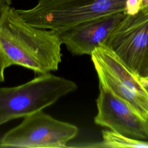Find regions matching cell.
<instances>
[{
    "label": "cell",
    "mask_w": 148,
    "mask_h": 148,
    "mask_svg": "<svg viewBox=\"0 0 148 148\" xmlns=\"http://www.w3.org/2000/svg\"><path fill=\"white\" fill-rule=\"evenodd\" d=\"M94 123L113 131L137 139L148 138V120L131 105L99 84Z\"/></svg>",
    "instance_id": "obj_6"
},
{
    "label": "cell",
    "mask_w": 148,
    "mask_h": 148,
    "mask_svg": "<svg viewBox=\"0 0 148 148\" xmlns=\"http://www.w3.org/2000/svg\"><path fill=\"white\" fill-rule=\"evenodd\" d=\"M125 14V12H118L102 16L58 33L62 44L73 55H91L97 47L105 43Z\"/></svg>",
    "instance_id": "obj_7"
},
{
    "label": "cell",
    "mask_w": 148,
    "mask_h": 148,
    "mask_svg": "<svg viewBox=\"0 0 148 148\" xmlns=\"http://www.w3.org/2000/svg\"><path fill=\"white\" fill-rule=\"evenodd\" d=\"M23 118L0 139V147H66L78 133L76 125L58 120L43 110Z\"/></svg>",
    "instance_id": "obj_4"
},
{
    "label": "cell",
    "mask_w": 148,
    "mask_h": 148,
    "mask_svg": "<svg viewBox=\"0 0 148 148\" xmlns=\"http://www.w3.org/2000/svg\"><path fill=\"white\" fill-rule=\"evenodd\" d=\"M136 75L141 79L148 80V51L140 64Z\"/></svg>",
    "instance_id": "obj_11"
},
{
    "label": "cell",
    "mask_w": 148,
    "mask_h": 148,
    "mask_svg": "<svg viewBox=\"0 0 148 148\" xmlns=\"http://www.w3.org/2000/svg\"><path fill=\"white\" fill-rule=\"evenodd\" d=\"M92 63L99 84L108 88L148 120V92L140 79L133 73L117 79L99 64Z\"/></svg>",
    "instance_id": "obj_8"
},
{
    "label": "cell",
    "mask_w": 148,
    "mask_h": 148,
    "mask_svg": "<svg viewBox=\"0 0 148 148\" xmlns=\"http://www.w3.org/2000/svg\"><path fill=\"white\" fill-rule=\"evenodd\" d=\"M59 34L26 23L9 8L0 19V51L6 68L18 65L43 75L56 71L61 62Z\"/></svg>",
    "instance_id": "obj_1"
},
{
    "label": "cell",
    "mask_w": 148,
    "mask_h": 148,
    "mask_svg": "<svg viewBox=\"0 0 148 148\" xmlns=\"http://www.w3.org/2000/svg\"><path fill=\"white\" fill-rule=\"evenodd\" d=\"M140 80L143 86H144V87L145 88V89L147 90V91L148 92V80L143 79H141V78H140Z\"/></svg>",
    "instance_id": "obj_14"
},
{
    "label": "cell",
    "mask_w": 148,
    "mask_h": 148,
    "mask_svg": "<svg viewBox=\"0 0 148 148\" xmlns=\"http://www.w3.org/2000/svg\"><path fill=\"white\" fill-rule=\"evenodd\" d=\"M77 88L75 82L50 73L18 86L0 87V125L43 110Z\"/></svg>",
    "instance_id": "obj_3"
},
{
    "label": "cell",
    "mask_w": 148,
    "mask_h": 148,
    "mask_svg": "<svg viewBox=\"0 0 148 148\" xmlns=\"http://www.w3.org/2000/svg\"><path fill=\"white\" fill-rule=\"evenodd\" d=\"M148 5V0H127L125 13L133 14L141 8Z\"/></svg>",
    "instance_id": "obj_10"
},
{
    "label": "cell",
    "mask_w": 148,
    "mask_h": 148,
    "mask_svg": "<svg viewBox=\"0 0 148 148\" xmlns=\"http://www.w3.org/2000/svg\"><path fill=\"white\" fill-rule=\"evenodd\" d=\"M6 68H7L5 64V61L0 51V83L5 80L4 72Z\"/></svg>",
    "instance_id": "obj_12"
},
{
    "label": "cell",
    "mask_w": 148,
    "mask_h": 148,
    "mask_svg": "<svg viewBox=\"0 0 148 148\" xmlns=\"http://www.w3.org/2000/svg\"><path fill=\"white\" fill-rule=\"evenodd\" d=\"M103 45L136 74L148 51V5L125 13Z\"/></svg>",
    "instance_id": "obj_5"
},
{
    "label": "cell",
    "mask_w": 148,
    "mask_h": 148,
    "mask_svg": "<svg viewBox=\"0 0 148 148\" xmlns=\"http://www.w3.org/2000/svg\"><path fill=\"white\" fill-rule=\"evenodd\" d=\"M102 140L99 142L85 145L83 147L127 148H148V142L130 138L112 130H105L102 131Z\"/></svg>",
    "instance_id": "obj_9"
},
{
    "label": "cell",
    "mask_w": 148,
    "mask_h": 148,
    "mask_svg": "<svg viewBox=\"0 0 148 148\" xmlns=\"http://www.w3.org/2000/svg\"><path fill=\"white\" fill-rule=\"evenodd\" d=\"M127 0H39L29 9H16L29 25L58 33L83 22L125 12Z\"/></svg>",
    "instance_id": "obj_2"
},
{
    "label": "cell",
    "mask_w": 148,
    "mask_h": 148,
    "mask_svg": "<svg viewBox=\"0 0 148 148\" xmlns=\"http://www.w3.org/2000/svg\"><path fill=\"white\" fill-rule=\"evenodd\" d=\"M12 0H0V19L4 13L10 7Z\"/></svg>",
    "instance_id": "obj_13"
}]
</instances>
